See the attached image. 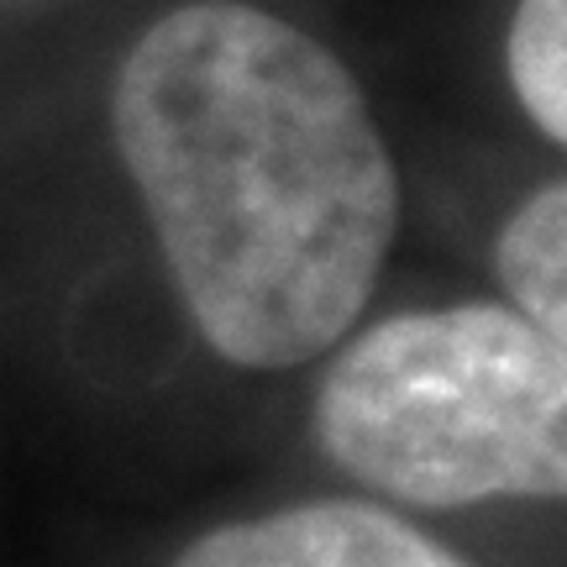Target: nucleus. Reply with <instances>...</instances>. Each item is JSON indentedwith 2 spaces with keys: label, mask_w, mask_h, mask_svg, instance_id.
<instances>
[{
  "label": "nucleus",
  "mask_w": 567,
  "mask_h": 567,
  "mask_svg": "<svg viewBox=\"0 0 567 567\" xmlns=\"http://www.w3.org/2000/svg\"><path fill=\"white\" fill-rule=\"evenodd\" d=\"M111 132L189 321L237 368L352 331L400 179L342 59L247 0H189L122 59Z\"/></svg>",
  "instance_id": "f257e3e1"
},
{
  "label": "nucleus",
  "mask_w": 567,
  "mask_h": 567,
  "mask_svg": "<svg viewBox=\"0 0 567 567\" xmlns=\"http://www.w3.org/2000/svg\"><path fill=\"white\" fill-rule=\"evenodd\" d=\"M310 436L410 509L567 499V352L505 305L410 310L342 347Z\"/></svg>",
  "instance_id": "f03ea898"
},
{
  "label": "nucleus",
  "mask_w": 567,
  "mask_h": 567,
  "mask_svg": "<svg viewBox=\"0 0 567 567\" xmlns=\"http://www.w3.org/2000/svg\"><path fill=\"white\" fill-rule=\"evenodd\" d=\"M174 567H473L405 515L363 499H310L195 536Z\"/></svg>",
  "instance_id": "7ed1b4c3"
},
{
  "label": "nucleus",
  "mask_w": 567,
  "mask_h": 567,
  "mask_svg": "<svg viewBox=\"0 0 567 567\" xmlns=\"http://www.w3.org/2000/svg\"><path fill=\"white\" fill-rule=\"evenodd\" d=\"M494 268L509 289V310L567 352V179L515 205L494 243Z\"/></svg>",
  "instance_id": "20e7f679"
},
{
  "label": "nucleus",
  "mask_w": 567,
  "mask_h": 567,
  "mask_svg": "<svg viewBox=\"0 0 567 567\" xmlns=\"http://www.w3.org/2000/svg\"><path fill=\"white\" fill-rule=\"evenodd\" d=\"M509 84L530 122L567 147V0H520L515 6Z\"/></svg>",
  "instance_id": "39448f33"
}]
</instances>
